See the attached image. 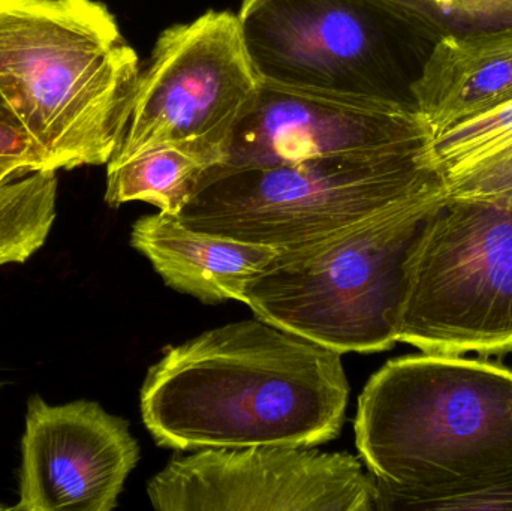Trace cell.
I'll list each match as a JSON object with an SVG mask.
<instances>
[{"instance_id": "cell-4", "label": "cell", "mask_w": 512, "mask_h": 511, "mask_svg": "<svg viewBox=\"0 0 512 511\" xmlns=\"http://www.w3.org/2000/svg\"><path fill=\"white\" fill-rule=\"evenodd\" d=\"M433 143L264 167L213 165L177 218L294 257L387 213L442 197Z\"/></svg>"}, {"instance_id": "cell-9", "label": "cell", "mask_w": 512, "mask_h": 511, "mask_svg": "<svg viewBox=\"0 0 512 511\" xmlns=\"http://www.w3.org/2000/svg\"><path fill=\"white\" fill-rule=\"evenodd\" d=\"M159 511H373V480L349 453L262 444L173 459L147 486Z\"/></svg>"}, {"instance_id": "cell-3", "label": "cell", "mask_w": 512, "mask_h": 511, "mask_svg": "<svg viewBox=\"0 0 512 511\" xmlns=\"http://www.w3.org/2000/svg\"><path fill=\"white\" fill-rule=\"evenodd\" d=\"M355 441L375 479L400 488L512 471V372L459 354L391 360L358 399Z\"/></svg>"}, {"instance_id": "cell-16", "label": "cell", "mask_w": 512, "mask_h": 511, "mask_svg": "<svg viewBox=\"0 0 512 511\" xmlns=\"http://www.w3.org/2000/svg\"><path fill=\"white\" fill-rule=\"evenodd\" d=\"M372 480L373 510H512V471L480 482L424 489Z\"/></svg>"}, {"instance_id": "cell-7", "label": "cell", "mask_w": 512, "mask_h": 511, "mask_svg": "<svg viewBox=\"0 0 512 511\" xmlns=\"http://www.w3.org/2000/svg\"><path fill=\"white\" fill-rule=\"evenodd\" d=\"M403 207L294 257H274L246 288L259 320L337 353L399 342L412 261L439 200Z\"/></svg>"}, {"instance_id": "cell-8", "label": "cell", "mask_w": 512, "mask_h": 511, "mask_svg": "<svg viewBox=\"0 0 512 511\" xmlns=\"http://www.w3.org/2000/svg\"><path fill=\"white\" fill-rule=\"evenodd\" d=\"M258 87L237 14L207 11L168 27L141 71L128 129L110 161L174 146L221 164Z\"/></svg>"}, {"instance_id": "cell-6", "label": "cell", "mask_w": 512, "mask_h": 511, "mask_svg": "<svg viewBox=\"0 0 512 511\" xmlns=\"http://www.w3.org/2000/svg\"><path fill=\"white\" fill-rule=\"evenodd\" d=\"M237 17L262 83L418 114L441 36L397 3L243 0Z\"/></svg>"}, {"instance_id": "cell-14", "label": "cell", "mask_w": 512, "mask_h": 511, "mask_svg": "<svg viewBox=\"0 0 512 511\" xmlns=\"http://www.w3.org/2000/svg\"><path fill=\"white\" fill-rule=\"evenodd\" d=\"M210 167L212 162L180 147H150L108 162L105 201L111 207L143 201L179 216Z\"/></svg>"}, {"instance_id": "cell-1", "label": "cell", "mask_w": 512, "mask_h": 511, "mask_svg": "<svg viewBox=\"0 0 512 511\" xmlns=\"http://www.w3.org/2000/svg\"><path fill=\"white\" fill-rule=\"evenodd\" d=\"M348 398L342 354L258 318L168 348L141 416L170 449L315 447L342 431Z\"/></svg>"}, {"instance_id": "cell-18", "label": "cell", "mask_w": 512, "mask_h": 511, "mask_svg": "<svg viewBox=\"0 0 512 511\" xmlns=\"http://www.w3.org/2000/svg\"><path fill=\"white\" fill-rule=\"evenodd\" d=\"M429 24L441 38L512 27V0H391Z\"/></svg>"}, {"instance_id": "cell-15", "label": "cell", "mask_w": 512, "mask_h": 511, "mask_svg": "<svg viewBox=\"0 0 512 511\" xmlns=\"http://www.w3.org/2000/svg\"><path fill=\"white\" fill-rule=\"evenodd\" d=\"M57 171L0 182V266L23 264L47 242L56 221Z\"/></svg>"}, {"instance_id": "cell-19", "label": "cell", "mask_w": 512, "mask_h": 511, "mask_svg": "<svg viewBox=\"0 0 512 511\" xmlns=\"http://www.w3.org/2000/svg\"><path fill=\"white\" fill-rule=\"evenodd\" d=\"M36 171H53L47 156L26 132L0 116V182Z\"/></svg>"}, {"instance_id": "cell-12", "label": "cell", "mask_w": 512, "mask_h": 511, "mask_svg": "<svg viewBox=\"0 0 512 511\" xmlns=\"http://www.w3.org/2000/svg\"><path fill=\"white\" fill-rule=\"evenodd\" d=\"M131 245L168 287L204 303L245 302L252 279L277 255L268 246L195 230L164 212L138 219Z\"/></svg>"}, {"instance_id": "cell-10", "label": "cell", "mask_w": 512, "mask_h": 511, "mask_svg": "<svg viewBox=\"0 0 512 511\" xmlns=\"http://www.w3.org/2000/svg\"><path fill=\"white\" fill-rule=\"evenodd\" d=\"M138 458L128 423L96 402L50 405L32 396L21 440L18 503L12 510L116 509Z\"/></svg>"}, {"instance_id": "cell-17", "label": "cell", "mask_w": 512, "mask_h": 511, "mask_svg": "<svg viewBox=\"0 0 512 511\" xmlns=\"http://www.w3.org/2000/svg\"><path fill=\"white\" fill-rule=\"evenodd\" d=\"M512 146V98L457 123L433 138V149L445 179L457 176L484 158Z\"/></svg>"}, {"instance_id": "cell-5", "label": "cell", "mask_w": 512, "mask_h": 511, "mask_svg": "<svg viewBox=\"0 0 512 511\" xmlns=\"http://www.w3.org/2000/svg\"><path fill=\"white\" fill-rule=\"evenodd\" d=\"M399 342L512 350V146L447 179L412 261Z\"/></svg>"}, {"instance_id": "cell-20", "label": "cell", "mask_w": 512, "mask_h": 511, "mask_svg": "<svg viewBox=\"0 0 512 511\" xmlns=\"http://www.w3.org/2000/svg\"><path fill=\"white\" fill-rule=\"evenodd\" d=\"M0 116L6 117V119L11 120L12 122L11 116H9L8 110H6L5 104H3L2 99H0Z\"/></svg>"}, {"instance_id": "cell-13", "label": "cell", "mask_w": 512, "mask_h": 511, "mask_svg": "<svg viewBox=\"0 0 512 511\" xmlns=\"http://www.w3.org/2000/svg\"><path fill=\"white\" fill-rule=\"evenodd\" d=\"M415 96L433 138L512 98V27L439 39Z\"/></svg>"}, {"instance_id": "cell-2", "label": "cell", "mask_w": 512, "mask_h": 511, "mask_svg": "<svg viewBox=\"0 0 512 511\" xmlns=\"http://www.w3.org/2000/svg\"><path fill=\"white\" fill-rule=\"evenodd\" d=\"M141 66L96 0H0V99L51 170L110 162Z\"/></svg>"}, {"instance_id": "cell-11", "label": "cell", "mask_w": 512, "mask_h": 511, "mask_svg": "<svg viewBox=\"0 0 512 511\" xmlns=\"http://www.w3.org/2000/svg\"><path fill=\"white\" fill-rule=\"evenodd\" d=\"M427 143H433L432 131L418 114L259 81L219 165L295 164Z\"/></svg>"}]
</instances>
